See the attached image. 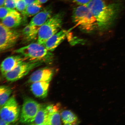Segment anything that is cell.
Instances as JSON below:
<instances>
[{
	"label": "cell",
	"instance_id": "obj_1",
	"mask_svg": "<svg viewBox=\"0 0 125 125\" xmlns=\"http://www.w3.org/2000/svg\"><path fill=\"white\" fill-rule=\"evenodd\" d=\"M87 6L96 19L98 29L101 31L113 25L121 7L119 3H108L106 0H91Z\"/></svg>",
	"mask_w": 125,
	"mask_h": 125
},
{
	"label": "cell",
	"instance_id": "obj_2",
	"mask_svg": "<svg viewBox=\"0 0 125 125\" xmlns=\"http://www.w3.org/2000/svg\"><path fill=\"white\" fill-rule=\"evenodd\" d=\"M23 56L29 61L41 62L50 63L53 59V54L43 45L37 42L23 47L14 51Z\"/></svg>",
	"mask_w": 125,
	"mask_h": 125
},
{
	"label": "cell",
	"instance_id": "obj_3",
	"mask_svg": "<svg viewBox=\"0 0 125 125\" xmlns=\"http://www.w3.org/2000/svg\"><path fill=\"white\" fill-rule=\"evenodd\" d=\"M72 18L73 22L84 32L89 33L98 29L96 19L87 5L75 7Z\"/></svg>",
	"mask_w": 125,
	"mask_h": 125
},
{
	"label": "cell",
	"instance_id": "obj_4",
	"mask_svg": "<svg viewBox=\"0 0 125 125\" xmlns=\"http://www.w3.org/2000/svg\"><path fill=\"white\" fill-rule=\"evenodd\" d=\"M62 12L52 15L39 29L37 42L44 45L48 39L60 31L63 19Z\"/></svg>",
	"mask_w": 125,
	"mask_h": 125
},
{
	"label": "cell",
	"instance_id": "obj_5",
	"mask_svg": "<svg viewBox=\"0 0 125 125\" xmlns=\"http://www.w3.org/2000/svg\"><path fill=\"white\" fill-rule=\"evenodd\" d=\"M43 63L41 62L24 61L17 65L11 71L3 75V76L9 82H15L21 79L31 70L42 65Z\"/></svg>",
	"mask_w": 125,
	"mask_h": 125
},
{
	"label": "cell",
	"instance_id": "obj_6",
	"mask_svg": "<svg viewBox=\"0 0 125 125\" xmlns=\"http://www.w3.org/2000/svg\"><path fill=\"white\" fill-rule=\"evenodd\" d=\"M42 105L32 98L24 100L20 118V122L23 124L33 123L39 109Z\"/></svg>",
	"mask_w": 125,
	"mask_h": 125
},
{
	"label": "cell",
	"instance_id": "obj_7",
	"mask_svg": "<svg viewBox=\"0 0 125 125\" xmlns=\"http://www.w3.org/2000/svg\"><path fill=\"white\" fill-rule=\"evenodd\" d=\"M21 33L18 31L0 24V51L1 52L13 47L16 44Z\"/></svg>",
	"mask_w": 125,
	"mask_h": 125
},
{
	"label": "cell",
	"instance_id": "obj_8",
	"mask_svg": "<svg viewBox=\"0 0 125 125\" xmlns=\"http://www.w3.org/2000/svg\"><path fill=\"white\" fill-rule=\"evenodd\" d=\"M0 109V115L2 119L10 124L15 123L18 120L20 108L14 96L9 98Z\"/></svg>",
	"mask_w": 125,
	"mask_h": 125
},
{
	"label": "cell",
	"instance_id": "obj_9",
	"mask_svg": "<svg viewBox=\"0 0 125 125\" xmlns=\"http://www.w3.org/2000/svg\"><path fill=\"white\" fill-rule=\"evenodd\" d=\"M53 74V70L52 68L48 67L40 68L32 73L27 82L32 83L39 82H50Z\"/></svg>",
	"mask_w": 125,
	"mask_h": 125
},
{
	"label": "cell",
	"instance_id": "obj_10",
	"mask_svg": "<svg viewBox=\"0 0 125 125\" xmlns=\"http://www.w3.org/2000/svg\"><path fill=\"white\" fill-rule=\"evenodd\" d=\"M25 61L24 57L20 54L11 56L5 59L1 62L0 67L3 75L11 71L20 63Z\"/></svg>",
	"mask_w": 125,
	"mask_h": 125
},
{
	"label": "cell",
	"instance_id": "obj_11",
	"mask_svg": "<svg viewBox=\"0 0 125 125\" xmlns=\"http://www.w3.org/2000/svg\"><path fill=\"white\" fill-rule=\"evenodd\" d=\"M52 9L51 6H48L34 16L29 24L39 28L52 16Z\"/></svg>",
	"mask_w": 125,
	"mask_h": 125
},
{
	"label": "cell",
	"instance_id": "obj_12",
	"mask_svg": "<svg viewBox=\"0 0 125 125\" xmlns=\"http://www.w3.org/2000/svg\"><path fill=\"white\" fill-rule=\"evenodd\" d=\"M68 31L65 30H60L47 41L44 46L49 51H54L67 37Z\"/></svg>",
	"mask_w": 125,
	"mask_h": 125
},
{
	"label": "cell",
	"instance_id": "obj_13",
	"mask_svg": "<svg viewBox=\"0 0 125 125\" xmlns=\"http://www.w3.org/2000/svg\"><path fill=\"white\" fill-rule=\"evenodd\" d=\"M50 81L32 83L31 85V91L37 97L44 98L47 96Z\"/></svg>",
	"mask_w": 125,
	"mask_h": 125
},
{
	"label": "cell",
	"instance_id": "obj_14",
	"mask_svg": "<svg viewBox=\"0 0 125 125\" xmlns=\"http://www.w3.org/2000/svg\"><path fill=\"white\" fill-rule=\"evenodd\" d=\"M60 104L48 105L49 110V115L47 125H61Z\"/></svg>",
	"mask_w": 125,
	"mask_h": 125
},
{
	"label": "cell",
	"instance_id": "obj_15",
	"mask_svg": "<svg viewBox=\"0 0 125 125\" xmlns=\"http://www.w3.org/2000/svg\"><path fill=\"white\" fill-rule=\"evenodd\" d=\"M22 21V17L19 12L15 10L10 15L1 20V23L7 27L12 29L20 26Z\"/></svg>",
	"mask_w": 125,
	"mask_h": 125
},
{
	"label": "cell",
	"instance_id": "obj_16",
	"mask_svg": "<svg viewBox=\"0 0 125 125\" xmlns=\"http://www.w3.org/2000/svg\"><path fill=\"white\" fill-rule=\"evenodd\" d=\"M40 28L28 24L22 29L21 34L23 42H29L35 40L37 37Z\"/></svg>",
	"mask_w": 125,
	"mask_h": 125
},
{
	"label": "cell",
	"instance_id": "obj_17",
	"mask_svg": "<svg viewBox=\"0 0 125 125\" xmlns=\"http://www.w3.org/2000/svg\"><path fill=\"white\" fill-rule=\"evenodd\" d=\"M49 114L48 105H42L36 115L34 124L47 125Z\"/></svg>",
	"mask_w": 125,
	"mask_h": 125
},
{
	"label": "cell",
	"instance_id": "obj_18",
	"mask_svg": "<svg viewBox=\"0 0 125 125\" xmlns=\"http://www.w3.org/2000/svg\"><path fill=\"white\" fill-rule=\"evenodd\" d=\"M62 122L65 125H76L79 124L80 121L75 114L71 111L65 110L61 113Z\"/></svg>",
	"mask_w": 125,
	"mask_h": 125
},
{
	"label": "cell",
	"instance_id": "obj_19",
	"mask_svg": "<svg viewBox=\"0 0 125 125\" xmlns=\"http://www.w3.org/2000/svg\"><path fill=\"white\" fill-rule=\"evenodd\" d=\"M42 4L36 0L35 2L26 7L25 10L22 14L24 16L30 17L34 16L41 10Z\"/></svg>",
	"mask_w": 125,
	"mask_h": 125
},
{
	"label": "cell",
	"instance_id": "obj_20",
	"mask_svg": "<svg viewBox=\"0 0 125 125\" xmlns=\"http://www.w3.org/2000/svg\"><path fill=\"white\" fill-rule=\"evenodd\" d=\"M12 90L10 87L5 85L0 87V108L9 99Z\"/></svg>",
	"mask_w": 125,
	"mask_h": 125
},
{
	"label": "cell",
	"instance_id": "obj_21",
	"mask_svg": "<svg viewBox=\"0 0 125 125\" xmlns=\"http://www.w3.org/2000/svg\"><path fill=\"white\" fill-rule=\"evenodd\" d=\"M15 10L9 8L5 6H2L0 8V18L2 20L4 18L11 14Z\"/></svg>",
	"mask_w": 125,
	"mask_h": 125
},
{
	"label": "cell",
	"instance_id": "obj_22",
	"mask_svg": "<svg viewBox=\"0 0 125 125\" xmlns=\"http://www.w3.org/2000/svg\"><path fill=\"white\" fill-rule=\"evenodd\" d=\"M27 7L24 0H16V7L18 11L22 14Z\"/></svg>",
	"mask_w": 125,
	"mask_h": 125
},
{
	"label": "cell",
	"instance_id": "obj_23",
	"mask_svg": "<svg viewBox=\"0 0 125 125\" xmlns=\"http://www.w3.org/2000/svg\"><path fill=\"white\" fill-rule=\"evenodd\" d=\"M4 6L9 9H14L16 7V0H6Z\"/></svg>",
	"mask_w": 125,
	"mask_h": 125
},
{
	"label": "cell",
	"instance_id": "obj_24",
	"mask_svg": "<svg viewBox=\"0 0 125 125\" xmlns=\"http://www.w3.org/2000/svg\"><path fill=\"white\" fill-rule=\"evenodd\" d=\"M78 5H87L91 0H66Z\"/></svg>",
	"mask_w": 125,
	"mask_h": 125
},
{
	"label": "cell",
	"instance_id": "obj_25",
	"mask_svg": "<svg viewBox=\"0 0 125 125\" xmlns=\"http://www.w3.org/2000/svg\"><path fill=\"white\" fill-rule=\"evenodd\" d=\"M36 0H24L27 6L35 2Z\"/></svg>",
	"mask_w": 125,
	"mask_h": 125
},
{
	"label": "cell",
	"instance_id": "obj_26",
	"mask_svg": "<svg viewBox=\"0 0 125 125\" xmlns=\"http://www.w3.org/2000/svg\"><path fill=\"white\" fill-rule=\"evenodd\" d=\"M10 124V123L7 122V121L0 118V125H9Z\"/></svg>",
	"mask_w": 125,
	"mask_h": 125
},
{
	"label": "cell",
	"instance_id": "obj_27",
	"mask_svg": "<svg viewBox=\"0 0 125 125\" xmlns=\"http://www.w3.org/2000/svg\"><path fill=\"white\" fill-rule=\"evenodd\" d=\"M6 0H0V7L4 6Z\"/></svg>",
	"mask_w": 125,
	"mask_h": 125
},
{
	"label": "cell",
	"instance_id": "obj_28",
	"mask_svg": "<svg viewBox=\"0 0 125 125\" xmlns=\"http://www.w3.org/2000/svg\"><path fill=\"white\" fill-rule=\"evenodd\" d=\"M40 3L42 4L45 3L49 0H37Z\"/></svg>",
	"mask_w": 125,
	"mask_h": 125
}]
</instances>
